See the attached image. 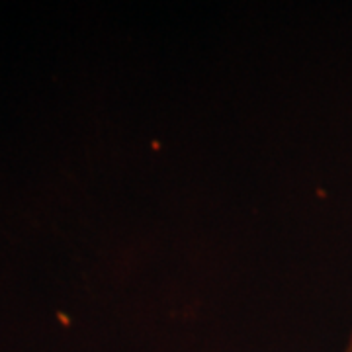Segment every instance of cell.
I'll return each instance as SVG.
<instances>
[{
	"mask_svg": "<svg viewBox=\"0 0 352 352\" xmlns=\"http://www.w3.org/2000/svg\"><path fill=\"white\" fill-rule=\"evenodd\" d=\"M346 352H352V339H351V344H349V349H346Z\"/></svg>",
	"mask_w": 352,
	"mask_h": 352,
	"instance_id": "1",
	"label": "cell"
}]
</instances>
